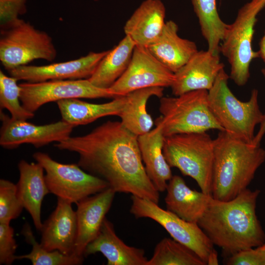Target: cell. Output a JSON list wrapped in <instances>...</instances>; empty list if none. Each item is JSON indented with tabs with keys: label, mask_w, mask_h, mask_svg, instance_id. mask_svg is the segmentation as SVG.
<instances>
[{
	"label": "cell",
	"mask_w": 265,
	"mask_h": 265,
	"mask_svg": "<svg viewBox=\"0 0 265 265\" xmlns=\"http://www.w3.org/2000/svg\"><path fill=\"white\" fill-rule=\"evenodd\" d=\"M55 146L77 153L78 164L106 181L116 192L131 194L159 204V192L146 173L138 136L121 122L108 121L86 134L70 136Z\"/></svg>",
	"instance_id": "1"
},
{
	"label": "cell",
	"mask_w": 265,
	"mask_h": 265,
	"mask_svg": "<svg viewBox=\"0 0 265 265\" xmlns=\"http://www.w3.org/2000/svg\"><path fill=\"white\" fill-rule=\"evenodd\" d=\"M260 193L259 189L247 188L229 201L211 196L198 222L213 244L229 256L265 242V234L256 214Z\"/></svg>",
	"instance_id": "2"
},
{
	"label": "cell",
	"mask_w": 265,
	"mask_h": 265,
	"mask_svg": "<svg viewBox=\"0 0 265 265\" xmlns=\"http://www.w3.org/2000/svg\"><path fill=\"white\" fill-rule=\"evenodd\" d=\"M265 161V150L219 131L214 139L211 195L229 201L247 188Z\"/></svg>",
	"instance_id": "3"
},
{
	"label": "cell",
	"mask_w": 265,
	"mask_h": 265,
	"mask_svg": "<svg viewBox=\"0 0 265 265\" xmlns=\"http://www.w3.org/2000/svg\"><path fill=\"white\" fill-rule=\"evenodd\" d=\"M229 78L223 68L208 90L209 108L223 131L252 144L255 129L260 124L264 115L258 102V91L253 89L249 99L241 101L230 90Z\"/></svg>",
	"instance_id": "4"
},
{
	"label": "cell",
	"mask_w": 265,
	"mask_h": 265,
	"mask_svg": "<svg viewBox=\"0 0 265 265\" xmlns=\"http://www.w3.org/2000/svg\"><path fill=\"white\" fill-rule=\"evenodd\" d=\"M163 153L171 167L193 179L202 192L211 195L214 139L206 132L165 136Z\"/></svg>",
	"instance_id": "5"
},
{
	"label": "cell",
	"mask_w": 265,
	"mask_h": 265,
	"mask_svg": "<svg viewBox=\"0 0 265 265\" xmlns=\"http://www.w3.org/2000/svg\"><path fill=\"white\" fill-rule=\"evenodd\" d=\"M208 93V90H198L160 98L161 116L156 122L160 124L164 136L212 129L223 131L210 110Z\"/></svg>",
	"instance_id": "6"
},
{
	"label": "cell",
	"mask_w": 265,
	"mask_h": 265,
	"mask_svg": "<svg viewBox=\"0 0 265 265\" xmlns=\"http://www.w3.org/2000/svg\"><path fill=\"white\" fill-rule=\"evenodd\" d=\"M265 6V0H251L238 10L235 20L228 27L222 40L220 53L230 66V78L238 86L244 85L250 77L249 68L259 57L252 48L257 17Z\"/></svg>",
	"instance_id": "7"
},
{
	"label": "cell",
	"mask_w": 265,
	"mask_h": 265,
	"mask_svg": "<svg viewBox=\"0 0 265 265\" xmlns=\"http://www.w3.org/2000/svg\"><path fill=\"white\" fill-rule=\"evenodd\" d=\"M56 55L49 34L28 22L21 19L11 26L0 29V60L8 71L35 59L53 61Z\"/></svg>",
	"instance_id": "8"
},
{
	"label": "cell",
	"mask_w": 265,
	"mask_h": 265,
	"mask_svg": "<svg viewBox=\"0 0 265 265\" xmlns=\"http://www.w3.org/2000/svg\"><path fill=\"white\" fill-rule=\"evenodd\" d=\"M33 158L45 171V181L50 192L72 204L109 187L106 181L87 172L78 163H60L40 152L34 153Z\"/></svg>",
	"instance_id": "9"
},
{
	"label": "cell",
	"mask_w": 265,
	"mask_h": 265,
	"mask_svg": "<svg viewBox=\"0 0 265 265\" xmlns=\"http://www.w3.org/2000/svg\"><path fill=\"white\" fill-rule=\"evenodd\" d=\"M131 199L130 212L136 218H148L157 222L173 239L192 250L207 265L214 245L197 223L185 220L150 200L133 195Z\"/></svg>",
	"instance_id": "10"
},
{
	"label": "cell",
	"mask_w": 265,
	"mask_h": 265,
	"mask_svg": "<svg viewBox=\"0 0 265 265\" xmlns=\"http://www.w3.org/2000/svg\"><path fill=\"white\" fill-rule=\"evenodd\" d=\"M19 85L21 104L33 113L47 103L62 100L116 97L108 89L99 88L88 79L26 82Z\"/></svg>",
	"instance_id": "11"
},
{
	"label": "cell",
	"mask_w": 265,
	"mask_h": 265,
	"mask_svg": "<svg viewBox=\"0 0 265 265\" xmlns=\"http://www.w3.org/2000/svg\"><path fill=\"white\" fill-rule=\"evenodd\" d=\"M173 80L174 73L147 47L135 46L127 69L108 89L116 97L125 96L143 88L170 87Z\"/></svg>",
	"instance_id": "12"
},
{
	"label": "cell",
	"mask_w": 265,
	"mask_h": 265,
	"mask_svg": "<svg viewBox=\"0 0 265 265\" xmlns=\"http://www.w3.org/2000/svg\"><path fill=\"white\" fill-rule=\"evenodd\" d=\"M2 122L0 132V145L13 149L24 143L39 148L53 142H59L70 136L74 127L61 120L53 123L37 125L26 120H16L0 109Z\"/></svg>",
	"instance_id": "13"
},
{
	"label": "cell",
	"mask_w": 265,
	"mask_h": 265,
	"mask_svg": "<svg viewBox=\"0 0 265 265\" xmlns=\"http://www.w3.org/2000/svg\"><path fill=\"white\" fill-rule=\"evenodd\" d=\"M108 51L91 52L76 59L48 65L21 66L8 72L10 76L18 80L28 82L88 79Z\"/></svg>",
	"instance_id": "14"
},
{
	"label": "cell",
	"mask_w": 265,
	"mask_h": 265,
	"mask_svg": "<svg viewBox=\"0 0 265 265\" xmlns=\"http://www.w3.org/2000/svg\"><path fill=\"white\" fill-rule=\"evenodd\" d=\"M224 67L219 54L213 53L208 50L198 51L174 73L170 86L172 94L179 96L194 90L208 91Z\"/></svg>",
	"instance_id": "15"
},
{
	"label": "cell",
	"mask_w": 265,
	"mask_h": 265,
	"mask_svg": "<svg viewBox=\"0 0 265 265\" xmlns=\"http://www.w3.org/2000/svg\"><path fill=\"white\" fill-rule=\"evenodd\" d=\"M116 193L109 187L76 204L77 236L74 255L84 258L85 248L98 234Z\"/></svg>",
	"instance_id": "16"
},
{
	"label": "cell",
	"mask_w": 265,
	"mask_h": 265,
	"mask_svg": "<svg viewBox=\"0 0 265 265\" xmlns=\"http://www.w3.org/2000/svg\"><path fill=\"white\" fill-rule=\"evenodd\" d=\"M72 204L57 198L54 210L43 223L40 231V243L47 250H57L65 255H74L77 222Z\"/></svg>",
	"instance_id": "17"
},
{
	"label": "cell",
	"mask_w": 265,
	"mask_h": 265,
	"mask_svg": "<svg viewBox=\"0 0 265 265\" xmlns=\"http://www.w3.org/2000/svg\"><path fill=\"white\" fill-rule=\"evenodd\" d=\"M100 252L108 265H146L143 249L127 245L116 235L113 224L106 217L96 237L86 246L84 257Z\"/></svg>",
	"instance_id": "18"
},
{
	"label": "cell",
	"mask_w": 265,
	"mask_h": 265,
	"mask_svg": "<svg viewBox=\"0 0 265 265\" xmlns=\"http://www.w3.org/2000/svg\"><path fill=\"white\" fill-rule=\"evenodd\" d=\"M20 173L16 185L17 195L24 209L30 214L35 228L40 231L41 207L45 196L50 193L44 168L39 163L21 160L18 164Z\"/></svg>",
	"instance_id": "19"
},
{
	"label": "cell",
	"mask_w": 265,
	"mask_h": 265,
	"mask_svg": "<svg viewBox=\"0 0 265 265\" xmlns=\"http://www.w3.org/2000/svg\"><path fill=\"white\" fill-rule=\"evenodd\" d=\"M178 29L173 21L166 22L159 35L147 47L159 62L174 73L198 51L195 42L179 36Z\"/></svg>",
	"instance_id": "20"
},
{
	"label": "cell",
	"mask_w": 265,
	"mask_h": 265,
	"mask_svg": "<svg viewBox=\"0 0 265 265\" xmlns=\"http://www.w3.org/2000/svg\"><path fill=\"white\" fill-rule=\"evenodd\" d=\"M165 17V8L160 0H145L126 22L125 35L136 46L147 47L161 32L166 22Z\"/></svg>",
	"instance_id": "21"
},
{
	"label": "cell",
	"mask_w": 265,
	"mask_h": 265,
	"mask_svg": "<svg viewBox=\"0 0 265 265\" xmlns=\"http://www.w3.org/2000/svg\"><path fill=\"white\" fill-rule=\"evenodd\" d=\"M155 128L138 136V143L146 173L156 188L162 192L173 175L163 153L165 136L162 127L157 122Z\"/></svg>",
	"instance_id": "22"
},
{
	"label": "cell",
	"mask_w": 265,
	"mask_h": 265,
	"mask_svg": "<svg viewBox=\"0 0 265 265\" xmlns=\"http://www.w3.org/2000/svg\"><path fill=\"white\" fill-rule=\"evenodd\" d=\"M165 198L166 210L187 221L198 224L211 195L191 189L178 175L168 181Z\"/></svg>",
	"instance_id": "23"
},
{
	"label": "cell",
	"mask_w": 265,
	"mask_h": 265,
	"mask_svg": "<svg viewBox=\"0 0 265 265\" xmlns=\"http://www.w3.org/2000/svg\"><path fill=\"white\" fill-rule=\"evenodd\" d=\"M126 102V96L116 97L109 102L93 104L79 99L56 102L62 120L73 126L84 125L107 116H119Z\"/></svg>",
	"instance_id": "24"
},
{
	"label": "cell",
	"mask_w": 265,
	"mask_h": 265,
	"mask_svg": "<svg viewBox=\"0 0 265 265\" xmlns=\"http://www.w3.org/2000/svg\"><path fill=\"white\" fill-rule=\"evenodd\" d=\"M164 88L153 87L135 90L126 95V102L119 115L121 123L130 132L137 135L150 132L154 122L146 109L150 98H161Z\"/></svg>",
	"instance_id": "25"
},
{
	"label": "cell",
	"mask_w": 265,
	"mask_h": 265,
	"mask_svg": "<svg viewBox=\"0 0 265 265\" xmlns=\"http://www.w3.org/2000/svg\"><path fill=\"white\" fill-rule=\"evenodd\" d=\"M135 46L132 40L125 35L117 46L108 50L88 79L89 81L99 88H110L127 69Z\"/></svg>",
	"instance_id": "26"
},
{
	"label": "cell",
	"mask_w": 265,
	"mask_h": 265,
	"mask_svg": "<svg viewBox=\"0 0 265 265\" xmlns=\"http://www.w3.org/2000/svg\"><path fill=\"white\" fill-rule=\"evenodd\" d=\"M191 2L202 34L207 41L208 50L219 54L220 45L228 24L224 23L218 14L216 0H191Z\"/></svg>",
	"instance_id": "27"
},
{
	"label": "cell",
	"mask_w": 265,
	"mask_h": 265,
	"mask_svg": "<svg viewBox=\"0 0 265 265\" xmlns=\"http://www.w3.org/2000/svg\"><path fill=\"white\" fill-rule=\"evenodd\" d=\"M192 250L174 239L164 238L156 246L146 265H206Z\"/></svg>",
	"instance_id": "28"
},
{
	"label": "cell",
	"mask_w": 265,
	"mask_h": 265,
	"mask_svg": "<svg viewBox=\"0 0 265 265\" xmlns=\"http://www.w3.org/2000/svg\"><path fill=\"white\" fill-rule=\"evenodd\" d=\"M22 234L26 242L31 245L32 249L28 254L16 255V260L27 259L33 265H79L83 262L84 257L65 255L57 250L49 251L44 248L36 241L27 223L24 225Z\"/></svg>",
	"instance_id": "29"
},
{
	"label": "cell",
	"mask_w": 265,
	"mask_h": 265,
	"mask_svg": "<svg viewBox=\"0 0 265 265\" xmlns=\"http://www.w3.org/2000/svg\"><path fill=\"white\" fill-rule=\"evenodd\" d=\"M17 81L15 78L7 76L0 70V109L8 110L13 119L26 120L33 118L34 114L20 104V87Z\"/></svg>",
	"instance_id": "30"
},
{
	"label": "cell",
	"mask_w": 265,
	"mask_h": 265,
	"mask_svg": "<svg viewBox=\"0 0 265 265\" xmlns=\"http://www.w3.org/2000/svg\"><path fill=\"white\" fill-rule=\"evenodd\" d=\"M23 209L17 195L16 185L5 179L0 180V223H9L18 217Z\"/></svg>",
	"instance_id": "31"
},
{
	"label": "cell",
	"mask_w": 265,
	"mask_h": 265,
	"mask_svg": "<svg viewBox=\"0 0 265 265\" xmlns=\"http://www.w3.org/2000/svg\"><path fill=\"white\" fill-rule=\"evenodd\" d=\"M27 0H0V29L7 28L18 22L19 16L26 12Z\"/></svg>",
	"instance_id": "32"
},
{
	"label": "cell",
	"mask_w": 265,
	"mask_h": 265,
	"mask_svg": "<svg viewBox=\"0 0 265 265\" xmlns=\"http://www.w3.org/2000/svg\"><path fill=\"white\" fill-rule=\"evenodd\" d=\"M9 223H0V265H10L16 260L18 245Z\"/></svg>",
	"instance_id": "33"
},
{
	"label": "cell",
	"mask_w": 265,
	"mask_h": 265,
	"mask_svg": "<svg viewBox=\"0 0 265 265\" xmlns=\"http://www.w3.org/2000/svg\"><path fill=\"white\" fill-rule=\"evenodd\" d=\"M228 265H265V252L257 248L244 249L228 256Z\"/></svg>",
	"instance_id": "34"
},
{
	"label": "cell",
	"mask_w": 265,
	"mask_h": 265,
	"mask_svg": "<svg viewBox=\"0 0 265 265\" xmlns=\"http://www.w3.org/2000/svg\"><path fill=\"white\" fill-rule=\"evenodd\" d=\"M265 134V113H264L263 118L260 124V128L255 135L252 144L255 146L260 145V143Z\"/></svg>",
	"instance_id": "35"
},
{
	"label": "cell",
	"mask_w": 265,
	"mask_h": 265,
	"mask_svg": "<svg viewBox=\"0 0 265 265\" xmlns=\"http://www.w3.org/2000/svg\"><path fill=\"white\" fill-rule=\"evenodd\" d=\"M207 265H218V254L216 251L214 249L209 254L207 261Z\"/></svg>",
	"instance_id": "36"
},
{
	"label": "cell",
	"mask_w": 265,
	"mask_h": 265,
	"mask_svg": "<svg viewBox=\"0 0 265 265\" xmlns=\"http://www.w3.org/2000/svg\"><path fill=\"white\" fill-rule=\"evenodd\" d=\"M259 57L265 62V31L259 43V50L258 51Z\"/></svg>",
	"instance_id": "37"
},
{
	"label": "cell",
	"mask_w": 265,
	"mask_h": 265,
	"mask_svg": "<svg viewBox=\"0 0 265 265\" xmlns=\"http://www.w3.org/2000/svg\"><path fill=\"white\" fill-rule=\"evenodd\" d=\"M258 249H259V250L265 252V242L262 244V245L258 247H256Z\"/></svg>",
	"instance_id": "38"
},
{
	"label": "cell",
	"mask_w": 265,
	"mask_h": 265,
	"mask_svg": "<svg viewBox=\"0 0 265 265\" xmlns=\"http://www.w3.org/2000/svg\"><path fill=\"white\" fill-rule=\"evenodd\" d=\"M262 72L265 79V67L262 69Z\"/></svg>",
	"instance_id": "39"
}]
</instances>
